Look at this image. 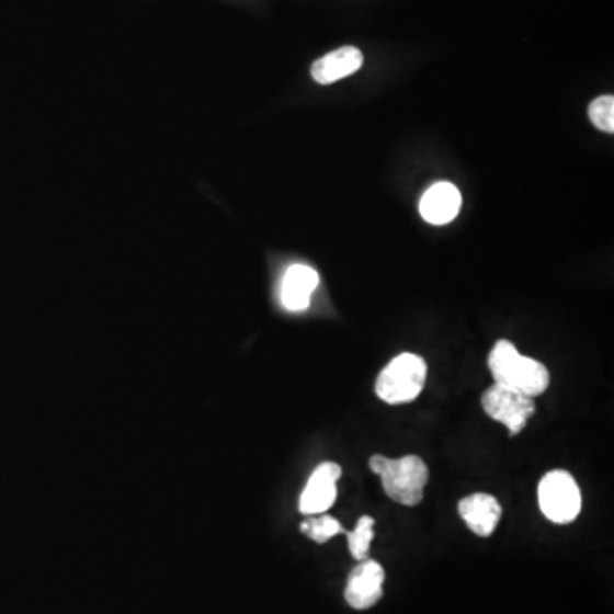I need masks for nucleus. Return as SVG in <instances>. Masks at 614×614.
Masks as SVG:
<instances>
[{"label":"nucleus","mask_w":614,"mask_h":614,"mask_svg":"<svg viewBox=\"0 0 614 614\" xmlns=\"http://www.w3.org/2000/svg\"><path fill=\"white\" fill-rule=\"evenodd\" d=\"M371 471L380 476L384 493L401 505H419L423 499V490L429 484V468L420 456L391 457L376 456L368 461Z\"/></svg>","instance_id":"f03ea898"},{"label":"nucleus","mask_w":614,"mask_h":614,"mask_svg":"<svg viewBox=\"0 0 614 614\" xmlns=\"http://www.w3.org/2000/svg\"><path fill=\"white\" fill-rule=\"evenodd\" d=\"M364 55L355 46H342L312 64V79L318 84H333L361 70Z\"/></svg>","instance_id":"9b49d317"},{"label":"nucleus","mask_w":614,"mask_h":614,"mask_svg":"<svg viewBox=\"0 0 614 614\" xmlns=\"http://www.w3.org/2000/svg\"><path fill=\"white\" fill-rule=\"evenodd\" d=\"M343 536L349 542L350 555L355 560H365V558H368V549H371V543L374 539V519L371 515H362L355 530H345Z\"/></svg>","instance_id":"ddd939ff"},{"label":"nucleus","mask_w":614,"mask_h":614,"mask_svg":"<svg viewBox=\"0 0 614 614\" xmlns=\"http://www.w3.org/2000/svg\"><path fill=\"white\" fill-rule=\"evenodd\" d=\"M427 380V362L414 353H399L376 379V395L384 403H411L423 391Z\"/></svg>","instance_id":"7ed1b4c3"},{"label":"nucleus","mask_w":614,"mask_h":614,"mask_svg":"<svg viewBox=\"0 0 614 614\" xmlns=\"http://www.w3.org/2000/svg\"><path fill=\"white\" fill-rule=\"evenodd\" d=\"M537 502L548 521L570 524L582 511V493L570 473L564 469L546 473L537 485Z\"/></svg>","instance_id":"20e7f679"},{"label":"nucleus","mask_w":614,"mask_h":614,"mask_svg":"<svg viewBox=\"0 0 614 614\" xmlns=\"http://www.w3.org/2000/svg\"><path fill=\"white\" fill-rule=\"evenodd\" d=\"M300 531L319 545H325L338 534H345V527L337 519L327 514L311 515V518L306 519L300 524Z\"/></svg>","instance_id":"f8f14e48"},{"label":"nucleus","mask_w":614,"mask_h":614,"mask_svg":"<svg viewBox=\"0 0 614 614\" xmlns=\"http://www.w3.org/2000/svg\"><path fill=\"white\" fill-rule=\"evenodd\" d=\"M319 285V275L307 265H292L282 281L281 300L287 311H304L311 304L312 292Z\"/></svg>","instance_id":"1a4fd4ad"},{"label":"nucleus","mask_w":614,"mask_h":614,"mask_svg":"<svg viewBox=\"0 0 614 614\" xmlns=\"http://www.w3.org/2000/svg\"><path fill=\"white\" fill-rule=\"evenodd\" d=\"M457 511L466 522V526L480 537L491 536L502 518V505L496 497L488 493H473L465 497L457 503Z\"/></svg>","instance_id":"6e6552de"},{"label":"nucleus","mask_w":614,"mask_h":614,"mask_svg":"<svg viewBox=\"0 0 614 614\" xmlns=\"http://www.w3.org/2000/svg\"><path fill=\"white\" fill-rule=\"evenodd\" d=\"M342 478V468L337 463H322L312 471L299 500V511L304 515L325 514L337 502L338 480Z\"/></svg>","instance_id":"0eeeda50"},{"label":"nucleus","mask_w":614,"mask_h":614,"mask_svg":"<svg viewBox=\"0 0 614 614\" xmlns=\"http://www.w3.org/2000/svg\"><path fill=\"white\" fill-rule=\"evenodd\" d=\"M589 118L599 130L613 134L614 132V98L601 96L592 101L589 106Z\"/></svg>","instance_id":"4468645a"},{"label":"nucleus","mask_w":614,"mask_h":614,"mask_svg":"<svg viewBox=\"0 0 614 614\" xmlns=\"http://www.w3.org/2000/svg\"><path fill=\"white\" fill-rule=\"evenodd\" d=\"M488 367L496 384L511 391L534 398L548 389V368L542 362L521 355L509 340H499L491 349Z\"/></svg>","instance_id":"f257e3e1"},{"label":"nucleus","mask_w":614,"mask_h":614,"mask_svg":"<svg viewBox=\"0 0 614 614\" xmlns=\"http://www.w3.org/2000/svg\"><path fill=\"white\" fill-rule=\"evenodd\" d=\"M481 407L491 420L507 427L511 437L526 429L534 414V401L530 396L493 384L481 395Z\"/></svg>","instance_id":"39448f33"},{"label":"nucleus","mask_w":614,"mask_h":614,"mask_svg":"<svg viewBox=\"0 0 614 614\" xmlns=\"http://www.w3.org/2000/svg\"><path fill=\"white\" fill-rule=\"evenodd\" d=\"M461 202L463 198L459 190L453 183L442 181L427 190L420 202V214L427 223L444 226L456 219L461 211Z\"/></svg>","instance_id":"9d476101"},{"label":"nucleus","mask_w":614,"mask_h":614,"mask_svg":"<svg viewBox=\"0 0 614 614\" xmlns=\"http://www.w3.org/2000/svg\"><path fill=\"white\" fill-rule=\"evenodd\" d=\"M384 579H386V572H384L383 565L371 558L359 561L346 579V604L357 611L376 606L383 598Z\"/></svg>","instance_id":"423d86ee"}]
</instances>
